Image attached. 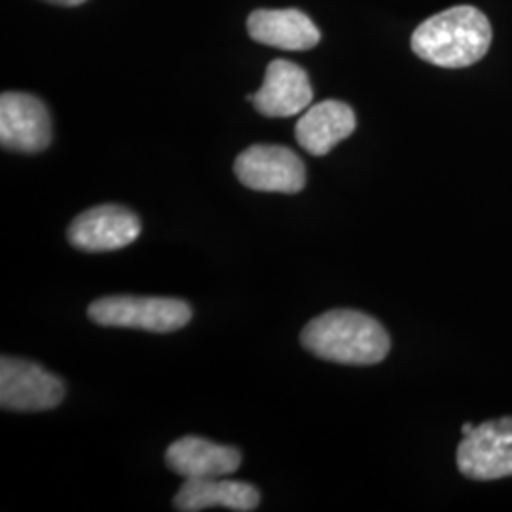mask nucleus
Wrapping results in <instances>:
<instances>
[{
  "label": "nucleus",
  "instance_id": "f257e3e1",
  "mask_svg": "<svg viewBox=\"0 0 512 512\" xmlns=\"http://www.w3.org/2000/svg\"><path fill=\"white\" fill-rule=\"evenodd\" d=\"M300 340L311 355L340 365H378L391 349L384 327L357 310H330L311 319Z\"/></svg>",
  "mask_w": 512,
  "mask_h": 512
},
{
  "label": "nucleus",
  "instance_id": "f03ea898",
  "mask_svg": "<svg viewBox=\"0 0 512 512\" xmlns=\"http://www.w3.org/2000/svg\"><path fill=\"white\" fill-rule=\"evenodd\" d=\"M492 25L475 6H454L425 19L412 35V50L423 61L444 67H471L488 54Z\"/></svg>",
  "mask_w": 512,
  "mask_h": 512
},
{
  "label": "nucleus",
  "instance_id": "7ed1b4c3",
  "mask_svg": "<svg viewBox=\"0 0 512 512\" xmlns=\"http://www.w3.org/2000/svg\"><path fill=\"white\" fill-rule=\"evenodd\" d=\"M88 317L101 327L175 332L192 319V308L179 298L160 296H107L95 300Z\"/></svg>",
  "mask_w": 512,
  "mask_h": 512
},
{
  "label": "nucleus",
  "instance_id": "20e7f679",
  "mask_svg": "<svg viewBox=\"0 0 512 512\" xmlns=\"http://www.w3.org/2000/svg\"><path fill=\"white\" fill-rule=\"evenodd\" d=\"M65 385L37 363L18 357L0 359V406L12 412H44L59 406Z\"/></svg>",
  "mask_w": 512,
  "mask_h": 512
},
{
  "label": "nucleus",
  "instance_id": "39448f33",
  "mask_svg": "<svg viewBox=\"0 0 512 512\" xmlns=\"http://www.w3.org/2000/svg\"><path fill=\"white\" fill-rule=\"evenodd\" d=\"M241 184L258 192L296 194L306 186V165L291 148L253 145L234 164Z\"/></svg>",
  "mask_w": 512,
  "mask_h": 512
},
{
  "label": "nucleus",
  "instance_id": "423d86ee",
  "mask_svg": "<svg viewBox=\"0 0 512 512\" xmlns=\"http://www.w3.org/2000/svg\"><path fill=\"white\" fill-rule=\"evenodd\" d=\"M52 143V118L31 93L6 92L0 97V145L6 150L37 154Z\"/></svg>",
  "mask_w": 512,
  "mask_h": 512
},
{
  "label": "nucleus",
  "instance_id": "0eeeda50",
  "mask_svg": "<svg viewBox=\"0 0 512 512\" xmlns=\"http://www.w3.org/2000/svg\"><path fill=\"white\" fill-rule=\"evenodd\" d=\"M461 475L473 480L512 476V418H501L475 427L458 448Z\"/></svg>",
  "mask_w": 512,
  "mask_h": 512
},
{
  "label": "nucleus",
  "instance_id": "6e6552de",
  "mask_svg": "<svg viewBox=\"0 0 512 512\" xmlns=\"http://www.w3.org/2000/svg\"><path fill=\"white\" fill-rule=\"evenodd\" d=\"M141 234V220L122 205H97L80 213L69 226L67 239L86 253H107L131 245Z\"/></svg>",
  "mask_w": 512,
  "mask_h": 512
},
{
  "label": "nucleus",
  "instance_id": "1a4fd4ad",
  "mask_svg": "<svg viewBox=\"0 0 512 512\" xmlns=\"http://www.w3.org/2000/svg\"><path fill=\"white\" fill-rule=\"evenodd\" d=\"M247 99L262 116H296L311 105L313 88L310 76L300 65H294L287 59H275L266 71L262 88Z\"/></svg>",
  "mask_w": 512,
  "mask_h": 512
},
{
  "label": "nucleus",
  "instance_id": "9d476101",
  "mask_svg": "<svg viewBox=\"0 0 512 512\" xmlns=\"http://www.w3.org/2000/svg\"><path fill=\"white\" fill-rule=\"evenodd\" d=\"M165 463L184 480L220 478L238 471L241 454L232 446L217 444L202 437H184L167 448Z\"/></svg>",
  "mask_w": 512,
  "mask_h": 512
},
{
  "label": "nucleus",
  "instance_id": "9b49d317",
  "mask_svg": "<svg viewBox=\"0 0 512 512\" xmlns=\"http://www.w3.org/2000/svg\"><path fill=\"white\" fill-rule=\"evenodd\" d=\"M247 31L255 42L289 52L311 50L321 40L315 23L294 8L255 10L247 19Z\"/></svg>",
  "mask_w": 512,
  "mask_h": 512
},
{
  "label": "nucleus",
  "instance_id": "f8f14e48",
  "mask_svg": "<svg viewBox=\"0 0 512 512\" xmlns=\"http://www.w3.org/2000/svg\"><path fill=\"white\" fill-rule=\"evenodd\" d=\"M357 128L355 112L349 105L329 99L302 114L294 135L298 145L313 156H325Z\"/></svg>",
  "mask_w": 512,
  "mask_h": 512
},
{
  "label": "nucleus",
  "instance_id": "ddd939ff",
  "mask_svg": "<svg viewBox=\"0 0 512 512\" xmlns=\"http://www.w3.org/2000/svg\"><path fill=\"white\" fill-rule=\"evenodd\" d=\"M175 509L183 512H198L205 509H230V511H255L260 503V494L255 486L239 480L220 478H198L184 480L179 494L173 499Z\"/></svg>",
  "mask_w": 512,
  "mask_h": 512
},
{
  "label": "nucleus",
  "instance_id": "4468645a",
  "mask_svg": "<svg viewBox=\"0 0 512 512\" xmlns=\"http://www.w3.org/2000/svg\"><path fill=\"white\" fill-rule=\"evenodd\" d=\"M46 2H52L57 6H78V4H84L86 0H46Z\"/></svg>",
  "mask_w": 512,
  "mask_h": 512
},
{
  "label": "nucleus",
  "instance_id": "2eb2a0df",
  "mask_svg": "<svg viewBox=\"0 0 512 512\" xmlns=\"http://www.w3.org/2000/svg\"><path fill=\"white\" fill-rule=\"evenodd\" d=\"M473 431H475V425H473V423H465V425L461 427V433H463V437H469Z\"/></svg>",
  "mask_w": 512,
  "mask_h": 512
}]
</instances>
